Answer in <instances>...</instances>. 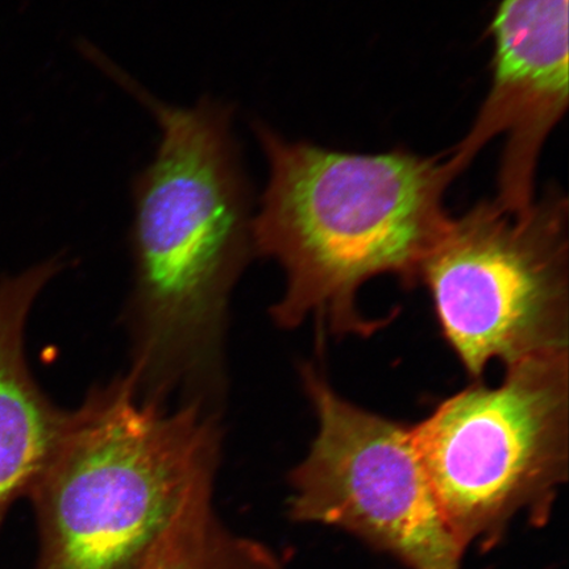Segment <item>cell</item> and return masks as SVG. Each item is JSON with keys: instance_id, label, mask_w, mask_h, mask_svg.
Listing matches in <instances>:
<instances>
[{"instance_id": "6da1fadb", "label": "cell", "mask_w": 569, "mask_h": 569, "mask_svg": "<svg viewBox=\"0 0 569 569\" xmlns=\"http://www.w3.org/2000/svg\"><path fill=\"white\" fill-rule=\"evenodd\" d=\"M149 106L162 140L134 187L128 373L149 400L220 411L230 300L254 254L232 111L209 99Z\"/></svg>"}, {"instance_id": "7a4b0ae2", "label": "cell", "mask_w": 569, "mask_h": 569, "mask_svg": "<svg viewBox=\"0 0 569 569\" xmlns=\"http://www.w3.org/2000/svg\"><path fill=\"white\" fill-rule=\"evenodd\" d=\"M270 167L252 220L254 253L284 273L270 315L283 329L315 318L337 336H371L359 290L382 274L419 282L450 217L445 194L460 173L448 156L359 154L291 142L256 126Z\"/></svg>"}, {"instance_id": "3957f363", "label": "cell", "mask_w": 569, "mask_h": 569, "mask_svg": "<svg viewBox=\"0 0 569 569\" xmlns=\"http://www.w3.org/2000/svg\"><path fill=\"white\" fill-rule=\"evenodd\" d=\"M220 412L142 396L130 373L67 411L30 492L38 569H142L189 497L216 482Z\"/></svg>"}, {"instance_id": "277c9868", "label": "cell", "mask_w": 569, "mask_h": 569, "mask_svg": "<svg viewBox=\"0 0 569 569\" xmlns=\"http://www.w3.org/2000/svg\"><path fill=\"white\" fill-rule=\"evenodd\" d=\"M462 549H496L518 517L545 528L569 475V355L507 367L500 386L447 398L411 427Z\"/></svg>"}, {"instance_id": "5b68a950", "label": "cell", "mask_w": 569, "mask_h": 569, "mask_svg": "<svg viewBox=\"0 0 569 569\" xmlns=\"http://www.w3.org/2000/svg\"><path fill=\"white\" fill-rule=\"evenodd\" d=\"M568 216L558 189L525 209L480 202L451 218L427 254L419 282L473 379L493 360L568 353Z\"/></svg>"}, {"instance_id": "8992f818", "label": "cell", "mask_w": 569, "mask_h": 569, "mask_svg": "<svg viewBox=\"0 0 569 569\" xmlns=\"http://www.w3.org/2000/svg\"><path fill=\"white\" fill-rule=\"evenodd\" d=\"M302 382L318 433L289 476V517L350 532L408 569H461L466 551L409 427L348 402L315 367H303Z\"/></svg>"}, {"instance_id": "52a82bcc", "label": "cell", "mask_w": 569, "mask_h": 569, "mask_svg": "<svg viewBox=\"0 0 569 569\" xmlns=\"http://www.w3.org/2000/svg\"><path fill=\"white\" fill-rule=\"evenodd\" d=\"M569 0H502L493 36V81L478 118L448 154L461 173L490 140L507 137L496 201L528 208L540 151L568 107Z\"/></svg>"}, {"instance_id": "ba28073f", "label": "cell", "mask_w": 569, "mask_h": 569, "mask_svg": "<svg viewBox=\"0 0 569 569\" xmlns=\"http://www.w3.org/2000/svg\"><path fill=\"white\" fill-rule=\"evenodd\" d=\"M61 264L51 259L0 279V525L44 471L67 417L36 381L26 355L28 317Z\"/></svg>"}, {"instance_id": "9c48e42d", "label": "cell", "mask_w": 569, "mask_h": 569, "mask_svg": "<svg viewBox=\"0 0 569 569\" xmlns=\"http://www.w3.org/2000/svg\"><path fill=\"white\" fill-rule=\"evenodd\" d=\"M213 487L204 483L189 497L142 569H287L264 543L227 528L213 508Z\"/></svg>"}]
</instances>
